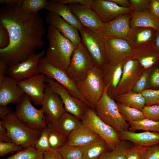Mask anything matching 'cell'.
Returning a JSON list of instances; mask_svg holds the SVG:
<instances>
[{
    "mask_svg": "<svg viewBox=\"0 0 159 159\" xmlns=\"http://www.w3.org/2000/svg\"><path fill=\"white\" fill-rule=\"evenodd\" d=\"M21 6L3 5L0 9V24L10 37L9 46L0 49V59L8 68L30 58L44 44L42 17L38 13L26 12Z\"/></svg>",
    "mask_w": 159,
    "mask_h": 159,
    "instance_id": "obj_1",
    "label": "cell"
},
{
    "mask_svg": "<svg viewBox=\"0 0 159 159\" xmlns=\"http://www.w3.org/2000/svg\"><path fill=\"white\" fill-rule=\"evenodd\" d=\"M47 37L49 45L44 57L45 60L66 72L77 46L51 25L48 27Z\"/></svg>",
    "mask_w": 159,
    "mask_h": 159,
    "instance_id": "obj_2",
    "label": "cell"
},
{
    "mask_svg": "<svg viewBox=\"0 0 159 159\" xmlns=\"http://www.w3.org/2000/svg\"><path fill=\"white\" fill-rule=\"evenodd\" d=\"M109 85L105 86L103 93L94 110L98 117L118 133L128 130L129 125L120 113L117 103L108 94Z\"/></svg>",
    "mask_w": 159,
    "mask_h": 159,
    "instance_id": "obj_3",
    "label": "cell"
},
{
    "mask_svg": "<svg viewBox=\"0 0 159 159\" xmlns=\"http://www.w3.org/2000/svg\"><path fill=\"white\" fill-rule=\"evenodd\" d=\"M13 143L26 148L34 145L42 131L30 128L20 121L12 111L0 120Z\"/></svg>",
    "mask_w": 159,
    "mask_h": 159,
    "instance_id": "obj_4",
    "label": "cell"
},
{
    "mask_svg": "<svg viewBox=\"0 0 159 159\" xmlns=\"http://www.w3.org/2000/svg\"><path fill=\"white\" fill-rule=\"evenodd\" d=\"M81 95L94 109L105 87L102 69L94 66L84 80L75 82Z\"/></svg>",
    "mask_w": 159,
    "mask_h": 159,
    "instance_id": "obj_5",
    "label": "cell"
},
{
    "mask_svg": "<svg viewBox=\"0 0 159 159\" xmlns=\"http://www.w3.org/2000/svg\"><path fill=\"white\" fill-rule=\"evenodd\" d=\"M79 32L82 43L92 57L95 66L102 69L107 64L105 38L100 31L83 26Z\"/></svg>",
    "mask_w": 159,
    "mask_h": 159,
    "instance_id": "obj_6",
    "label": "cell"
},
{
    "mask_svg": "<svg viewBox=\"0 0 159 159\" xmlns=\"http://www.w3.org/2000/svg\"><path fill=\"white\" fill-rule=\"evenodd\" d=\"M14 113L20 121L32 129L42 131L47 126L43 109L35 108L25 94L16 104Z\"/></svg>",
    "mask_w": 159,
    "mask_h": 159,
    "instance_id": "obj_7",
    "label": "cell"
},
{
    "mask_svg": "<svg viewBox=\"0 0 159 159\" xmlns=\"http://www.w3.org/2000/svg\"><path fill=\"white\" fill-rule=\"evenodd\" d=\"M94 66L92 57L81 43L74 51L66 72L76 82L85 79Z\"/></svg>",
    "mask_w": 159,
    "mask_h": 159,
    "instance_id": "obj_8",
    "label": "cell"
},
{
    "mask_svg": "<svg viewBox=\"0 0 159 159\" xmlns=\"http://www.w3.org/2000/svg\"><path fill=\"white\" fill-rule=\"evenodd\" d=\"M81 121L105 141L109 150L113 149L120 142L119 133L104 122L97 115L94 109L88 107Z\"/></svg>",
    "mask_w": 159,
    "mask_h": 159,
    "instance_id": "obj_9",
    "label": "cell"
},
{
    "mask_svg": "<svg viewBox=\"0 0 159 159\" xmlns=\"http://www.w3.org/2000/svg\"><path fill=\"white\" fill-rule=\"evenodd\" d=\"M37 69L40 73L43 74L47 77L55 80L63 86L72 96L80 100L91 108L89 103L79 92L75 82L70 78L66 71L54 66L47 62L44 57L41 58L39 60Z\"/></svg>",
    "mask_w": 159,
    "mask_h": 159,
    "instance_id": "obj_10",
    "label": "cell"
},
{
    "mask_svg": "<svg viewBox=\"0 0 159 159\" xmlns=\"http://www.w3.org/2000/svg\"><path fill=\"white\" fill-rule=\"evenodd\" d=\"M45 82L52 91L60 96L66 112L81 120L89 107L80 100L72 96L63 86L54 80L46 76Z\"/></svg>",
    "mask_w": 159,
    "mask_h": 159,
    "instance_id": "obj_11",
    "label": "cell"
},
{
    "mask_svg": "<svg viewBox=\"0 0 159 159\" xmlns=\"http://www.w3.org/2000/svg\"><path fill=\"white\" fill-rule=\"evenodd\" d=\"M145 70L137 61L130 57L125 59L121 78L114 91L113 97L132 91L138 78Z\"/></svg>",
    "mask_w": 159,
    "mask_h": 159,
    "instance_id": "obj_12",
    "label": "cell"
},
{
    "mask_svg": "<svg viewBox=\"0 0 159 159\" xmlns=\"http://www.w3.org/2000/svg\"><path fill=\"white\" fill-rule=\"evenodd\" d=\"M105 38L107 64L115 65L130 57L134 47L127 40L115 37Z\"/></svg>",
    "mask_w": 159,
    "mask_h": 159,
    "instance_id": "obj_13",
    "label": "cell"
},
{
    "mask_svg": "<svg viewBox=\"0 0 159 159\" xmlns=\"http://www.w3.org/2000/svg\"><path fill=\"white\" fill-rule=\"evenodd\" d=\"M42 106L46 115L47 123L56 122L66 112L60 97L51 89L47 84L44 90Z\"/></svg>",
    "mask_w": 159,
    "mask_h": 159,
    "instance_id": "obj_14",
    "label": "cell"
},
{
    "mask_svg": "<svg viewBox=\"0 0 159 159\" xmlns=\"http://www.w3.org/2000/svg\"><path fill=\"white\" fill-rule=\"evenodd\" d=\"M44 54V51L42 50L28 59L9 67L7 74L19 82L40 74L38 70V65Z\"/></svg>",
    "mask_w": 159,
    "mask_h": 159,
    "instance_id": "obj_15",
    "label": "cell"
},
{
    "mask_svg": "<svg viewBox=\"0 0 159 159\" xmlns=\"http://www.w3.org/2000/svg\"><path fill=\"white\" fill-rule=\"evenodd\" d=\"M90 7L104 24L110 22L120 16L130 13L133 11L132 7H121L111 0H94Z\"/></svg>",
    "mask_w": 159,
    "mask_h": 159,
    "instance_id": "obj_16",
    "label": "cell"
},
{
    "mask_svg": "<svg viewBox=\"0 0 159 159\" xmlns=\"http://www.w3.org/2000/svg\"><path fill=\"white\" fill-rule=\"evenodd\" d=\"M46 78L45 75L40 73L18 82V84L35 105L42 106L47 85L45 83Z\"/></svg>",
    "mask_w": 159,
    "mask_h": 159,
    "instance_id": "obj_17",
    "label": "cell"
},
{
    "mask_svg": "<svg viewBox=\"0 0 159 159\" xmlns=\"http://www.w3.org/2000/svg\"><path fill=\"white\" fill-rule=\"evenodd\" d=\"M131 14L122 15L114 20L103 23L100 31L106 38L115 37L127 39L131 30Z\"/></svg>",
    "mask_w": 159,
    "mask_h": 159,
    "instance_id": "obj_18",
    "label": "cell"
},
{
    "mask_svg": "<svg viewBox=\"0 0 159 159\" xmlns=\"http://www.w3.org/2000/svg\"><path fill=\"white\" fill-rule=\"evenodd\" d=\"M67 6L83 26L93 30L100 31L103 23L90 7L77 4Z\"/></svg>",
    "mask_w": 159,
    "mask_h": 159,
    "instance_id": "obj_19",
    "label": "cell"
},
{
    "mask_svg": "<svg viewBox=\"0 0 159 159\" xmlns=\"http://www.w3.org/2000/svg\"><path fill=\"white\" fill-rule=\"evenodd\" d=\"M25 94L17 81L6 76L0 85V106H7L10 103L17 104Z\"/></svg>",
    "mask_w": 159,
    "mask_h": 159,
    "instance_id": "obj_20",
    "label": "cell"
},
{
    "mask_svg": "<svg viewBox=\"0 0 159 159\" xmlns=\"http://www.w3.org/2000/svg\"><path fill=\"white\" fill-rule=\"evenodd\" d=\"M45 20L48 24L56 28L62 34L77 46L82 43L79 31L60 16L49 12L46 14Z\"/></svg>",
    "mask_w": 159,
    "mask_h": 159,
    "instance_id": "obj_21",
    "label": "cell"
},
{
    "mask_svg": "<svg viewBox=\"0 0 159 159\" xmlns=\"http://www.w3.org/2000/svg\"><path fill=\"white\" fill-rule=\"evenodd\" d=\"M121 140L129 141L134 145L149 147L159 143V132L145 131L135 132L128 130L119 133Z\"/></svg>",
    "mask_w": 159,
    "mask_h": 159,
    "instance_id": "obj_22",
    "label": "cell"
},
{
    "mask_svg": "<svg viewBox=\"0 0 159 159\" xmlns=\"http://www.w3.org/2000/svg\"><path fill=\"white\" fill-rule=\"evenodd\" d=\"M130 57L137 61L145 69L159 62V52L153 44L134 48Z\"/></svg>",
    "mask_w": 159,
    "mask_h": 159,
    "instance_id": "obj_23",
    "label": "cell"
},
{
    "mask_svg": "<svg viewBox=\"0 0 159 159\" xmlns=\"http://www.w3.org/2000/svg\"><path fill=\"white\" fill-rule=\"evenodd\" d=\"M157 30L150 27L131 28L127 40L134 48L154 44Z\"/></svg>",
    "mask_w": 159,
    "mask_h": 159,
    "instance_id": "obj_24",
    "label": "cell"
},
{
    "mask_svg": "<svg viewBox=\"0 0 159 159\" xmlns=\"http://www.w3.org/2000/svg\"><path fill=\"white\" fill-rule=\"evenodd\" d=\"M101 138L93 130L82 123L68 137L66 144L76 146H83Z\"/></svg>",
    "mask_w": 159,
    "mask_h": 159,
    "instance_id": "obj_25",
    "label": "cell"
},
{
    "mask_svg": "<svg viewBox=\"0 0 159 159\" xmlns=\"http://www.w3.org/2000/svg\"><path fill=\"white\" fill-rule=\"evenodd\" d=\"M124 62V61L113 65L106 64L101 69L105 86L109 85L107 92L112 98L121 78Z\"/></svg>",
    "mask_w": 159,
    "mask_h": 159,
    "instance_id": "obj_26",
    "label": "cell"
},
{
    "mask_svg": "<svg viewBox=\"0 0 159 159\" xmlns=\"http://www.w3.org/2000/svg\"><path fill=\"white\" fill-rule=\"evenodd\" d=\"M45 9L49 12L58 15L68 23L80 30L83 26L72 12L67 5L49 0Z\"/></svg>",
    "mask_w": 159,
    "mask_h": 159,
    "instance_id": "obj_27",
    "label": "cell"
},
{
    "mask_svg": "<svg viewBox=\"0 0 159 159\" xmlns=\"http://www.w3.org/2000/svg\"><path fill=\"white\" fill-rule=\"evenodd\" d=\"M82 123L81 120L66 112L56 122L47 123V125L68 137Z\"/></svg>",
    "mask_w": 159,
    "mask_h": 159,
    "instance_id": "obj_28",
    "label": "cell"
},
{
    "mask_svg": "<svg viewBox=\"0 0 159 159\" xmlns=\"http://www.w3.org/2000/svg\"><path fill=\"white\" fill-rule=\"evenodd\" d=\"M130 13L131 15L130 21L131 28L138 27H150L159 30V19L149 11H133Z\"/></svg>",
    "mask_w": 159,
    "mask_h": 159,
    "instance_id": "obj_29",
    "label": "cell"
},
{
    "mask_svg": "<svg viewBox=\"0 0 159 159\" xmlns=\"http://www.w3.org/2000/svg\"><path fill=\"white\" fill-rule=\"evenodd\" d=\"M114 97L118 102L141 111L145 105V99L140 93L131 91L115 95Z\"/></svg>",
    "mask_w": 159,
    "mask_h": 159,
    "instance_id": "obj_30",
    "label": "cell"
},
{
    "mask_svg": "<svg viewBox=\"0 0 159 159\" xmlns=\"http://www.w3.org/2000/svg\"><path fill=\"white\" fill-rule=\"evenodd\" d=\"M109 149L105 141L101 138L85 146L83 159H98L106 150Z\"/></svg>",
    "mask_w": 159,
    "mask_h": 159,
    "instance_id": "obj_31",
    "label": "cell"
},
{
    "mask_svg": "<svg viewBox=\"0 0 159 159\" xmlns=\"http://www.w3.org/2000/svg\"><path fill=\"white\" fill-rule=\"evenodd\" d=\"M128 141L121 140L113 150H107L98 159H127L128 150L131 146Z\"/></svg>",
    "mask_w": 159,
    "mask_h": 159,
    "instance_id": "obj_32",
    "label": "cell"
},
{
    "mask_svg": "<svg viewBox=\"0 0 159 159\" xmlns=\"http://www.w3.org/2000/svg\"><path fill=\"white\" fill-rule=\"evenodd\" d=\"M129 125V131L133 132L137 130L145 131L159 132V121H154L146 119L138 121L128 122Z\"/></svg>",
    "mask_w": 159,
    "mask_h": 159,
    "instance_id": "obj_33",
    "label": "cell"
},
{
    "mask_svg": "<svg viewBox=\"0 0 159 159\" xmlns=\"http://www.w3.org/2000/svg\"><path fill=\"white\" fill-rule=\"evenodd\" d=\"M85 146H78L66 143L57 150L63 159H83Z\"/></svg>",
    "mask_w": 159,
    "mask_h": 159,
    "instance_id": "obj_34",
    "label": "cell"
},
{
    "mask_svg": "<svg viewBox=\"0 0 159 159\" xmlns=\"http://www.w3.org/2000/svg\"><path fill=\"white\" fill-rule=\"evenodd\" d=\"M119 111L124 120L127 122L138 121L144 119L142 111L117 102Z\"/></svg>",
    "mask_w": 159,
    "mask_h": 159,
    "instance_id": "obj_35",
    "label": "cell"
},
{
    "mask_svg": "<svg viewBox=\"0 0 159 159\" xmlns=\"http://www.w3.org/2000/svg\"><path fill=\"white\" fill-rule=\"evenodd\" d=\"M43 153L37 150L34 145L18 151L3 159H43Z\"/></svg>",
    "mask_w": 159,
    "mask_h": 159,
    "instance_id": "obj_36",
    "label": "cell"
},
{
    "mask_svg": "<svg viewBox=\"0 0 159 159\" xmlns=\"http://www.w3.org/2000/svg\"><path fill=\"white\" fill-rule=\"evenodd\" d=\"M49 127L48 140L50 146L52 149L57 150L67 143L68 137L52 128Z\"/></svg>",
    "mask_w": 159,
    "mask_h": 159,
    "instance_id": "obj_37",
    "label": "cell"
},
{
    "mask_svg": "<svg viewBox=\"0 0 159 159\" xmlns=\"http://www.w3.org/2000/svg\"><path fill=\"white\" fill-rule=\"evenodd\" d=\"M47 0H24L21 6L26 12L36 14L40 10L45 8L48 2Z\"/></svg>",
    "mask_w": 159,
    "mask_h": 159,
    "instance_id": "obj_38",
    "label": "cell"
},
{
    "mask_svg": "<svg viewBox=\"0 0 159 159\" xmlns=\"http://www.w3.org/2000/svg\"><path fill=\"white\" fill-rule=\"evenodd\" d=\"M49 127L47 126L42 131L40 136L35 142L34 146L39 151L44 152L51 149L48 140Z\"/></svg>",
    "mask_w": 159,
    "mask_h": 159,
    "instance_id": "obj_39",
    "label": "cell"
},
{
    "mask_svg": "<svg viewBox=\"0 0 159 159\" xmlns=\"http://www.w3.org/2000/svg\"><path fill=\"white\" fill-rule=\"evenodd\" d=\"M152 67L145 69L136 81L132 91L140 93L145 90L149 81Z\"/></svg>",
    "mask_w": 159,
    "mask_h": 159,
    "instance_id": "obj_40",
    "label": "cell"
},
{
    "mask_svg": "<svg viewBox=\"0 0 159 159\" xmlns=\"http://www.w3.org/2000/svg\"><path fill=\"white\" fill-rule=\"evenodd\" d=\"M140 93L145 99V105L159 104V89H145Z\"/></svg>",
    "mask_w": 159,
    "mask_h": 159,
    "instance_id": "obj_41",
    "label": "cell"
},
{
    "mask_svg": "<svg viewBox=\"0 0 159 159\" xmlns=\"http://www.w3.org/2000/svg\"><path fill=\"white\" fill-rule=\"evenodd\" d=\"M142 111L145 119L159 121V104L145 105Z\"/></svg>",
    "mask_w": 159,
    "mask_h": 159,
    "instance_id": "obj_42",
    "label": "cell"
},
{
    "mask_svg": "<svg viewBox=\"0 0 159 159\" xmlns=\"http://www.w3.org/2000/svg\"><path fill=\"white\" fill-rule=\"evenodd\" d=\"M148 148L132 145L128 149L127 159H144Z\"/></svg>",
    "mask_w": 159,
    "mask_h": 159,
    "instance_id": "obj_43",
    "label": "cell"
},
{
    "mask_svg": "<svg viewBox=\"0 0 159 159\" xmlns=\"http://www.w3.org/2000/svg\"><path fill=\"white\" fill-rule=\"evenodd\" d=\"M23 148L21 146L14 143L0 142V156H4L10 153L21 150Z\"/></svg>",
    "mask_w": 159,
    "mask_h": 159,
    "instance_id": "obj_44",
    "label": "cell"
},
{
    "mask_svg": "<svg viewBox=\"0 0 159 159\" xmlns=\"http://www.w3.org/2000/svg\"><path fill=\"white\" fill-rule=\"evenodd\" d=\"M133 11H149L150 0H129Z\"/></svg>",
    "mask_w": 159,
    "mask_h": 159,
    "instance_id": "obj_45",
    "label": "cell"
},
{
    "mask_svg": "<svg viewBox=\"0 0 159 159\" xmlns=\"http://www.w3.org/2000/svg\"><path fill=\"white\" fill-rule=\"evenodd\" d=\"M148 81L150 87L159 89V64L158 63L152 67Z\"/></svg>",
    "mask_w": 159,
    "mask_h": 159,
    "instance_id": "obj_46",
    "label": "cell"
},
{
    "mask_svg": "<svg viewBox=\"0 0 159 159\" xmlns=\"http://www.w3.org/2000/svg\"><path fill=\"white\" fill-rule=\"evenodd\" d=\"M10 42V37L6 28L0 24V49L7 47Z\"/></svg>",
    "mask_w": 159,
    "mask_h": 159,
    "instance_id": "obj_47",
    "label": "cell"
},
{
    "mask_svg": "<svg viewBox=\"0 0 159 159\" xmlns=\"http://www.w3.org/2000/svg\"><path fill=\"white\" fill-rule=\"evenodd\" d=\"M144 159H159V143L148 148Z\"/></svg>",
    "mask_w": 159,
    "mask_h": 159,
    "instance_id": "obj_48",
    "label": "cell"
},
{
    "mask_svg": "<svg viewBox=\"0 0 159 159\" xmlns=\"http://www.w3.org/2000/svg\"><path fill=\"white\" fill-rule=\"evenodd\" d=\"M54 1L66 4H80L90 7L94 0H52Z\"/></svg>",
    "mask_w": 159,
    "mask_h": 159,
    "instance_id": "obj_49",
    "label": "cell"
},
{
    "mask_svg": "<svg viewBox=\"0 0 159 159\" xmlns=\"http://www.w3.org/2000/svg\"><path fill=\"white\" fill-rule=\"evenodd\" d=\"M43 159H63V158L57 150L51 148L43 153Z\"/></svg>",
    "mask_w": 159,
    "mask_h": 159,
    "instance_id": "obj_50",
    "label": "cell"
},
{
    "mask_svg": "<svg viewBox=\"0 0 159 159\" xmlns=\"http://www.w3.org/2000/svg\"><path fill=\"white\" fill-rule=\"evenodd\" d=\"M149 11L159 19V0H150Z\"/></svg>",
    "mask_w": 159,
    "mask_h": 159,
    "instance_id": "obj_51",
    "label": "cell"
},
{
    "mask_svg": "<svg viewBox=\"0 0 159 159\" xmlns=\"http://www.w3.org/2000/svg\"><path fill=\"white\" fill-rule=\"evenodd\" d=\"M0 142L11 143L13 142L8 136L6 129L0 123Z\"/></svg>",
    "mask_w": 159,
    "mask_h": 159,
    "instance_id": "obj_52",
    "label": "cell"
},
{
    "mask_svg": "<svg viewBox=\"0 0 159 159\" xmlns=\"http://www.w3.org/2000/svg\"><path fill=\"white\" fill-rule=\"evenodd\" d=\"M8 67L6 64L2 60L0 59V85L3 81L7 74Z\"/></svg>",
    "mask_w": 159,
    "mask_h": 159,
    "instance_id": "obj_53",
    "label": "cell"
},
{
    "mask_svg": "<svg viewBox=\"0 0 159 159\" xmlns=\"http://www.w3.org/2000/svg\"><path fill=\"white\" fill-rule=\"evenodd\" d=\"M24 0H0V4L8 6H21Z\"/></svg>",
    "mask_w": 159,
    "mask_h": 159,
    "instance_id": "obj_54",
    "label": "cell"
},
{
    "mask_svg": "<svg viewBox=\"0 0 159 159\" xmlns=\"http://www.w3.org/2000/svg\"><path fill=\"white\" fill-rule=\"evenodd\" d=\"M11 109L7 106H0V118L2 120L7 116L11 112Z\"/></svg>",
    "mask_w": 159,
    "mask_h": 159,
    "instance_id": "obj_55",
    "label": "cell"
},
{
    "mask_svg": "<svg viewBox=\"0 0 159 159\" xmlns=\"http://www.w3.org/2000/svg\"><path fill=\"white\" fill-rule=\"evenodd\" d=\"M117 4L119 6L123 8L131 7V5L128 0H111Z\"/></svg>",
    "mask_w": 159,
    "mask_h": 159,
    "instance_id": "obj_56",
    "label": "cell"
},
{
    "mask_svg": "<svg viewBox=\"0 0 159 159\" xmlns=\"http://www.w3.org/2000/svg\"><path fill=\"white\" fill-rule=\"evenodd\" d=\"M153 45L155 48L159 52V30L157 31Z\"/></svg>",
    "mask_w": 159,
    "mask_h": 159,
    "instance_id": "obj_57",
    "label": "cell"
},
{
    "mask_svg": "<svg viewBox=\"0 0 159 159\" xmlns=\"http://www.w3.org/2000/svg\"><path fill=\"white\" fill-rule=\"evenodd\" d=\"M158 64H159V62L158 63Z\"/></svg>",
    "mask_w": 159,
    "mask_h": 159,
    "instance_id": "obj_58",
    "label": "cell"
}]
</instances>
